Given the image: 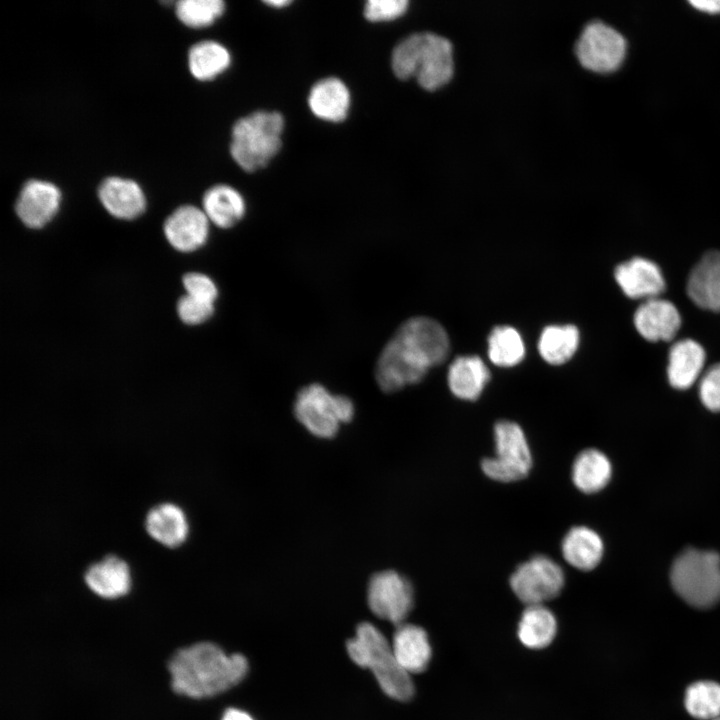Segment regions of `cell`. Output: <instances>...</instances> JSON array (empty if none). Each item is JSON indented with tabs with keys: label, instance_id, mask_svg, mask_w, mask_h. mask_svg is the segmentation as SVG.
Here are the masks:
<instances>
[{
	"label": "cell",
	"instance_id": "d6a6232c",
	"mask_svg": "<svg viewBox=\"0 0 720 720\" xmlns=\"http://www.w3.org/2000/svg\"><path fill=\"white\" fill-rule=\"evenodd\" d=\"M177 312L185 324L198 325L213 315L214 304L185 294L177 303Z\"/></svg>",
	"mask_w": 720,
	"mask_h": 720
},
{
	"label": "cell",
	"instance_id": "f1b7e54d",
	"mask_svg": "<svg viewBox=\"0 0 720 720\" xmlns=\"http://www.w3.org/2000/svg\"><path fill=\"white\" fill-rule=\"evenodd\" d=\"M228 50L218 42L202 41L193 45L188 54L191 74L199 80H211L230 65Z\"/></svg>",
	"mask_w": 720,
	"mask_h": 720
},
{
	"label": "cell",
	"instance_id": "7c38bea8",
	"mask_svg": "<svg viewBox=\"0 0 720 720\" xmlns=\"http://www.w3.org/2000/svg\"><path fill=\"white\" fill-rule=\"evenodd\" d=\"M61 192L54 184L42 180H29L23 186L16 203L20 220L28 227L39 229L56 215Z\"/></svg>",
	"mask_w": 720,
	"mask_h": 720
},
{
	"label": "cell",
	"instance_id": "7a4b0ae2",
	"mask_svg": "<svg viewBox=\"0 0 720 720\" xmlns=\"http://www.w3.org/2000/svg\"><path fill=\"white\" fill-rule=\"evenodd\" d=\"M172 690L194 699L207 698L237 685L248 671L241 654L227 655L211 642L178 649L168 662Z\"/></svg>",
	"mask_w": 720,
	"mask_h": 720
},
{
	"label": "cell",
	"instance_id": "836d02e7",
	"mask_svg": "<svg viewBox=\"0 0 720 720\" xmlns=\"http://www.w3.org/2000/svg\"><path fill=\"white\" fill-rule=\"evenodd\" d=\"M408 7L406 0H369L364 16L371 22L390 21L402 16Z\"/></svg>",
	"mask_w": 720,
	"mask_h": 720
},
{
	"label": "cell",
	"instance_id": "d4e9b609",
	"mask_svg": "<svg viewBox=\"0 0 720 720\" xmlns=\"http://www.w3.org/2000/svg\"><path fill=\"white\" fill-rule=\"evenodd\" d=\"M203 211L209 221L220 228H230L245 213L242 195L229 185H215L208 189L202 200Z\"/></svg>",
	"mask_w": 720,
	"mask_h": 720
},
{
	"label": "cell",
	"instance_id": "9c48e42d",
	"mask_svg": "<svg viewBox=\"0 0 720 720\" xmlns=\"http://www.w3.org/2000/svg\"><path fill=\"white\" fill-rule=\"evenodd\" d=\"M564 583L562 567L545 555H536L523 562L510 577L512 591L527 606L543 605L557 597Z\"/></svg>",
	"mask_w": 720,
	"mask_h": 720
},
{
	"label": "cell",
	"instance_id": "9a60e30c",
	"mask_svg": "<svg viewBox=\"0 0 720 720\" xmlns=\"http://www.w3.org/2000/svg\"><path fill=\"white\" fill-rule=\"evenodd\" d=\"M615 279L632 299H652L665 291V280L659 267L640 257L619 264L615 269Z\"/></svg>",
	"mask_w": 720,
	"mask_h": 720
},
{
	"label": "cell",
	"instance_id": "484cf974",
	"mask_svg": "<svg viewBox=\"0 0 720 720\" xmlns=\"http://www.w3.org/2000/svg\"><path fill=\"white\" fill-rule=\"evenodd\" d=\"M612 467L601 451L589 448L580 452L572 465L574 485L583 493L591 494L603 489L611 478Z\"/></svg>",
	"mask_w": 720,
	"mask_h": 720
},
{
	"label": "cell",
	"instance_id": "83f0119b",
	"mask_svg": "<svg viewBox=\"0 0 720 720\" xmlns=\"http://www.w3.org/2000/svg\"><path fill=\"white\" fill-rule=\"evenodd\" d=\"M579 344V331L574 325H551L543 329L538 349L542 358L550 364L568 361Z\"/></svg>",
	"mask_w": 720,
	"mask_h": 720
},
{
	"label": "cell",
	"instance_id": "2e32d148",
	"mask_svg": "<svg viewBox=\"0 0 720 720\" xmlns=\"http://www.w3.org/2000/svg\"><path fill=\"white\" fill-rule=\"evenodd\" d=\"M634 325L648 341H670L680 328L681 317L670 301L652 298L636 309Z\"/></svg>",
	"mask_w": 720,
	"mask_h": 720
},
{
	"label": "cell",
	"instance_id": "ab89813d",
	"mask_svg": "<svg viewBox=\"0 0 720 720\" xmlns=\"http://www.w3.org/2000/svg\"><path fill=\"white\" fill-rule=\"evenodd\" d=\"M714 720H720V717H719V718H716V719H714Z\"/></svg>",
	"mask_w": 720,
	"mask_h": 720
},
{
	"label": "cell",
	"instance_id": "8992f818",
	"mask_svg": "<svg viewBox=\"0 0 720 720\" xmlns=\"http://www.w3.org/2000/svg\"><path fill=\"white\" fill-rule=\"evenodd\" d=\"M670 580L686 603L699 609L711 608L720 601V555L687 548L674 560Z\"/></svg>",
	"mask_w": 720,
	"mask_h": 720
},
{
	"label": "cell",
	"instance_id": "7402d4cb",
	"mask_svg": "<svg viewBox=\"0 0 720 720\" xmlns=\"http://www.w3.org/2000/svg\"><path fill=\"white\" fill-rule=\"evenodd\" d=\"M705 363V351L694 340L684 339L672 345L669 351L667 376L672 387L680 390L694 384Z\"/></svg>",
	"mask_w": 720,
	"mask_h": 720
},
{
	"label": "cell",
	"instance_id": "74e56055",
	"mask_svg": "<svg viewBox=\"0 0 720 720\" xmlns=\"http://www.w3.org/2000/svg\"><path fill=\"white\" fill-rule=\"evenodd\" d=\"M221 720H254L248 713L245 711L236 709V708H228Z\"/></svg>",
	"mask_w": 720,
	"mask_h": 720
},
{
	"label": "cell",
	"instance_id": "cb8c5ba5",
	"mask_svg": "<svg viewBox=\"0 0 720 720\" xmlns=\"http://www.w3.org/2000/svg\"><path fill=\"white\" fill-rule=\"evenodd\" d=\"M451 392L462 400L474 401L490 379V372L478 356H459L448 370Z\"/></svg>",
	"mask_w": 720,
	"mask_h": 720
},
{
	"label": "cell",
	"instance_id": "e0dca14e",
	"mask_svg": "<svg viewBox=\"0 0 720 720\" xmlns=\"http://www.w3.org/2000/svg\"><path fill=\"white\" fill-rule=\"evenodd\" d=\"M144 527L152 539L169 549L182 546L189 534L184 511L171 502L152 506L146 513Z\"/></svg>",
	"mask_w": 720,
	"mask_h": 720
},
{
	"label": "cell",
	"instance_id": "ac0fdd59",
	"mask_svg": "<svg viewBox=\"0 0 720 720\" xmlns=\"http://www.w3.org/2000/svg\"><path fill=\"white\" fill-rule=\"evenodd\" d=\"M687 294L702 309L720 311V251H709L691 270Z\"/></svg>",
	"mask_w": 720,
	"mask_h": 720
},
{
	"label": "cell",
	"instance_id": "52a82bcc",
	"mask_svg": "<svg viewBox=\"0 0 720 720\" xmlns=\"http://www.w3.org/2000/svg\"><path fill=\"white\" fill-rule=\"evenodd\" d=\"M296 419L318 438L334 437L342 423L350 422L354 405L344 395H333L323 385L309 384L301 388L295 399Z\"/></svg>",
	"mask_w": 720,
	"mask_h": 720
},
{
	"label": "cell",
	"instance_id": "603a6c76",
	"mask_svg": "<svg viewBox=\"0 0 720 720\" xmlns=\"http://www.w3.org/2000/svg\"><path fill=\"white\" fill-rule=\"evenodd\" d=\"M603 549L599 534L586 526L572 527L561 542L565 561L582 571L592 570L600 563Z\"/></svg>",
	"mask_w": 720,
	"mask_h": 720
},
{
	"label": "cell",
	"instance_id": "ba28073f",
	"mask_svg": "<svg viewBox=\"0 0 720 720\" xmlns=\"http://www.w3.org/2000/svg\"><path fill=\"white\" fill-rule=\"evenodd\" d=\"M494 440V457L481 462L484 474L503 483L525 478L532 467V454L523 429L512 421H498L494 426Z\"/></svg>",
	"mask_w": 720,
	"mask_h": 720
},
{
	"label": "cell",
	"instance_id": "44dd1931",
	"mask_svg": "<svg viewBox=\"0 0 720 720\" xmlns=\"http://www.w3.org/2000/svg\"><path fill=\"white\" fill-rule=\"evenodd\" d=\"M350 92L338 78L328 77L313 85L308 95V106L319 119L343 121L350 107Z\"/></svg>",
	"mask_w": 720,
	"mask_h": 720
},
{
	"label": "cell",
	"instance_id": "8d00e7d4",
	"mask_svg": "<svg viewBox=\"0 0 720 720\" xmlns=\"http://www.w3.org/2000/svg\"><path fill=\"white\" fill-rule=\"evenodd\" d=\"M690 4L708 13H720V0H691Z\"/></svg>",
	"mask_w": 720,
	"mask_h": 720
},
{
	"label": "cell",
	"instance_id": "277c9868",
	"mask_svg": "<svg viewBox=\"0 0 720 720\" xmlns=\"http://www.w3.org/2000/svg\"><path fill=\"white\" fill-rule=\"evenodd\" d=\"M350 658L360 667L374 674L381 689L391 698L407 701L414 695V685L398 663L392 645L371 623L357 626L356 635L346 643Z\"/></svg>",
	"mask_w": 720,
	"mask_h": 720
},
{
	"label": "cell",
	"instance_id": "f35d334b",
	"mask_svg": "<svg viewBox=\"0 0 720 720\" xmlns=\"http://www.w3.org/2000/svg\"><path fill=\"white\" fill-rule=\"evenodd\" d=\"M265 3L269 6L281 8V7H285V6L289 5L291 3V1L290 0H269V1H265Z\"/></svg>",
	"mask_w": 720,
	"mask_h": 720
},
{
	"label": "cell",
	"instance_id": "30bf717a",
	"mask_svg": "<svg viewBox=\"0 0 720 720\" xmlns=\"http://www.w3.org/2000/svg\"><path fill=\"white\" fill-rule=\"evenodd\" d=\"M626 40L612 27L600 22L589 23L576 44V55L583 67L595 72H611L622 63Z\"/></svg>",
	"mask_w": 720,
	"mask_h": 720
},
{
	"label": "cell",
	"instance_id": "5b68a950",
	"mask_svg": "<svg viewBox=\"0 0 720 720\" xmlns=\"http://www.w3.org/2000/svg\"><path fill=\"white\" fill-rule=\"evenodd\" d=\"M284 119L276 111H256L240 118L233 126L230 153L245 171L254 172L278 153Z\"/></svg>",
	"mask_w": 720,
	"mask_h": 720
},
{
	"label": "cell",
	"instance_id": "5bb4252c",
	"mask_svg": "<svg viewBox=\"0 0 720 720\" xmlns=\"http://www.w3.org/2000/svg\"><path fill=\"white\" fill-rule=\"evenodd\" d=\"M87 587L104 599H118L127 595L131 588L128 563L115 554H107L91 563L83 574Z\"/></svg>",
	"mask_w": 720,
	"mask_h": 720
},
{
	"label": "cell",
	"instance_id": "4316f807",
	"mask_svg": "<svg viewBox=\"0 0 720 720\" xmlns=\"http://www.w3.org/2000/svg\"><path fill=\"white\" fill-rule=\"evenodd\" d=\"M557 632L554 614L544 605H530L523 611L518 624V638L531 649L548 646Z\"/></svg>",
	"mask_w": 720,
	"mask_h": 720
},
{
	"label": "cell",
	"instance_id": "3957f363",
	"mask_svg": "<svg viewBox=\"0 0 720 720\" xmlns=\"http://www.w3.org/2000/svg\"><path fill=\"white\" fill-rule=\"evenodd\" d=\"M392 69L399 79L416 77L426 90L449 82L454 71L450 41L433 33H416L402 40L392 52Z\"/></svg>",
	"mask_w": 720,
	"mask_h": 720
},
{
	"label": "cell",
	"instance_id": "d6986e66",
	"mask_svg": "<svg viewBox=\"0 0 720 720\" xmlns=\"http://www.w3.org/2000/svg\"><path fill=\"white\" fill-rule=\"evenodd\" d=\"M98 196L104 208L120 219H134L140 216L146 207L142 189L130 179L106 178L99 186Z\"/></svg>",
	"mask_w": 720,
	"mask_h": 720
},
{
	"label": "cell",
	"instance_id": "8fae6325",
	"mask_svg": "<svg viewBox=\"0 0 720 720\" xmlns=\"http://www.w3.org/2000/svg\"><path fill=\"white\" fill-rule=\"evenodd\" d=\"M367 600L377 617L397 626L403 623L413 607L414 591L407 578L396 571L385 570L370 578Z\"/></svg>",
	"mask_w": 720,
	"mask_h": 720
},
{
	"label": "cell",
	"instance_id": "f546056e",
	"mask_svg": "<svg viewBox=\"0 0 720 720\" xmlns=\"http://www.w3.org/2000/svg\"><path fill=\"white\" fill-rule=\"evenodd\" d=\"M490 360L500 367H511L524 357L525 346L519 332L511 326H497L488 337Z\"/></svg>",
	"mask_w": 720,
	"mask_h": 720
},
{
	"label": "cell",
	"instance_id": "6da1fadb",
	"mask_svg": "<svg viewBox=\"0 0 720 720\" xmlns=\"http://www.w3.org/2000/svg\"><path fill=\"white\" fill-rule=\"evenodd\" d=\"M449 346V337L436 320L424 316L406 320L378 357V386L384 392H396L418 383L431 367L445 361Z\"/></svg>",
	"mask_w": 720,
	"mask_h": 720
},
{
	"label": "cell",
	"instance_id": "4dcf8cb0",
	"mask_svg": "<svg viewBox=\"0 0 720 720\" xmlns=\"http://www.w3.org/2000/svg\"><path fill=\"white\" fill-rule=\"evenodd\" d=\"M687 712L699 720H714L720 717V684L701 680L689 685L684 695Z\"/></svg>",
	"mask_w": 720,
	"mask_h": 720
},
{
	"label": "cell",
	"instance_id": "e575fe53",
	"mask_svg": "<svg viewBox=\"0 0 720 720\" xmlns=\"http://www.w3.org/2000/svg\"><path fill=\"white\" fill-rule=\"evenodd\" d=\"M699 396L707 409L720 411V363L710 367L702 377Z\"/></svg>",
	"mask_w": 720,
	"mask_h": 720
},
{
	"label": "cell",
	"instance_id": "1f68e13d",
	"mask_svg": "<svg viewBox=\"0 0 720 720\" xmlns=\"http://www.w3.org/2000/svg\"><path fill=\"white\" fill-rule=\"evenodd\" d=\"M225 4L221 0H182L176 3L179 20L192 28L212 24L222 15Z\"/></svg>",
	"mask_w": 720,
	"mask_h": 720
},
{
	"label": "cell",
	"instance_id": "4fadbf2b",
	"mask_svg": "<svg viewBox=\"0 0 720 720\" xmlns=\"http://www.w3.org/2000/svg\"><path fill=\"white\" fill-rule=\"evenodd\" d=\"M209 222L204 211L198 207L180 206L164 222V234L176 250L192 252L206 243Z\"/></svg>",
	"mask_w": 720,
	"mask_h": 720
},
{
	"label": "cell",
	"instance_id": "ffe728a7",
	"mask_svg": "<svg viewBox=\"0 0 720 720\" xmlns=\"http://www.w3.org/2000/svg\"><path fill=\"white\" fill-rule=\"evenodd\" d=\"M392 649L398 663L408 674L423 672L431 660L432 650L427 633L414 624L397 625Z\"/></svg>",
	"mask_w": 720,
	"mask_h": 720
},
{
	"label": "cell",
	"instance_id": "d590c367",
	"mask_svg": "<svg viewBox=\"0 0 720 720\" xmlns=\"http://www.w3.org/2000/svg\"><path fill=\"white\" fill-rule=\"evenodd\" d=\"M183 285L186 290V294L209 302H215L218 290L213 280L203 273L190 272L184 275Z\"/></svg>",
	"mask_w": 720,
	"mask_h": 720
}]
</instances>
